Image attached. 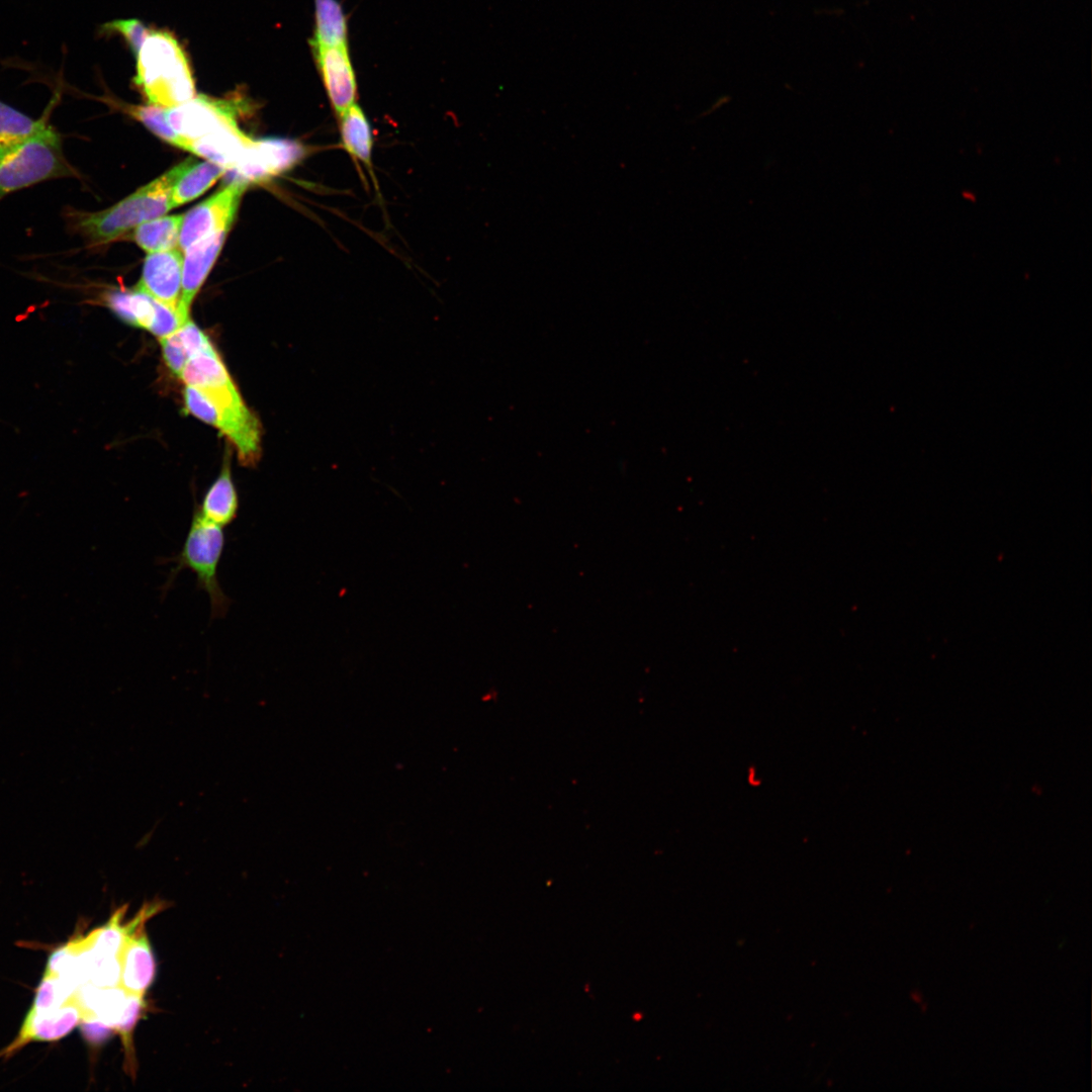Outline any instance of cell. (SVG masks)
Instances as JSON below:
<instances>
[{
	"instance_id": "ffe728a7",
	"label": "cell",
	"mask_w": 1092,
	"mask_h": 1092,
	"mask_svg": "<svg viewBox=\"0 0 1092 1092\" xmlns=\"http://www.w3.org/2000/svg\"><path fill=\"white\" fill-rule=\"evenodd\" d=\"M184 214L160 216L133 229L132 239L145 251L155 253L175 248Z\"/></svg>"
},
{
	"instance_id": "5bb4252c",
	"label": "cell",
	"mask_w": 1092,
	"mask_h": 1092,
	"mask_svg": "<svg viewBox=\"0 0 1092 1092\" xmlns=\"http://www.w3.org/2000/svg\"><path fill=\"white\" fill-rule=\"evenodd\" d=\"M253 143L254 140L245 134L236 123L191 140L189 152L231 170Z\"/></svg>"
},
{
	"instance_id": "2e32d148",
	"label": "cell",
	"mask_w": 1092,
	"mask_h": 1092,
	"mask_svg": "<svg viewBox=\"0 0 1092 1092\" xmlns=\"http://www.w3.org/2000/svg\"><path fill=\"white\" fill-rule=\"evenodd\" d=\"M56 84L54 94L38 118L30 117L0 100V148L29 139L52 125L50 122L52 111L59 104L62 96V88L58 83Z\"/></svg>"
},
{
	"instance_id": "52a82bcc",
	"label": "cell",
	"mask_w": 1092,
	"mask_h": 1092,
	"mask_svg": "<svg viewBox=\"0 0 1092 1092\" xmlns=\"http://www.w3.org/2000/svg\"><path fill=\"white\" fill-rule=\"evenodd\" d=\"M247 186V182L233 181L184 214L179 250L185 252L208 235L229 231Z\"/></svg>"
},
{
	"instance_id": "cb8c5ba5",
	"label": "cell",
	"mask_w": 1092,
	"mask_h": 1092,
	"mask_svg": "<svg viewBox=\"0 0 1092 1092\" xmlns=\"http://www.w3.org/2000/svg\"><path fill=\"white\" fill-rule=\"evenodd\" d=\"M163 356L171 371L180 376L185 364L188 361V355L181 343L177 333H173L167 337L160 339Z\"/></svg>"
},
{
	"instance_id": "d6986e66",
	"label": "cell",
	"mask_w": 1092,
	"mask_h": 1092,
	"mask_svg": "<svg viewBox=\"0 0 1092 1092\" xmlns=\"http://www.w3.org/2000/svg\"><path fill=\"white\" fill-rule=\"evenodd\" d=\"M348 21L338 0H314V32L311 47L345 46Z\"/></svg>"
},
{
	"instance_id": "4fadbf2b",
	"label": "cell",
	"mask_w": 1092,
	"mask_h": 1092,
	"mask_svg": "<svg viewBox=\"0 0 1092 1092\" xmlns=\"http://www.w3.org/2000/svg\"><path fill=\"white\" fill-rule=\"evenodd\" d=\"M228 231L204 237L185 251L182 287L178 310L189 316V307L199 291L223 245Z\"/></svg>"
},
{
	"instance_id": "44dd1931",
	"label": "cell",
	"mask_w": 1092,
	"mask_h": 1092,
	"mask_svg": "<svg viewBox=\"0 0 1092 1092\" xmlns=\"http://www.w3.org/2000/svg\"><path fill=\"white\" fill-rule=\"evenodd\" d=\"M225 171L223 167L209 161L196 162L174 184L171 193L173 208L198 197Z\"/></svg>"
},
{
	"instance_id": "277c9868",
	"label": "cell",
	"mask_w": 1092,
	"mask_h": 1092,
	"mask_svg": "<svg viewBox=\"0 0 1092 1092\" xmlns=\"http://www.w3.org/2000/svg\"><path fill=\"white\" fill-rule=\"evenodd\" d=\"M78 176L65 156L63 135L53 124L29 139L0 148V201L46 181Z\"/></svg>"
},
{
	"instance_id": "6da1fadb",
	"label": "cell",
	"mask_w": 1092,
	"mask_h": 1092,
	"mask_svg": "<svg viewBox=\"0 0 1092 1092\" xmlns=\"http://www.w3.org/2000/svg\"><path fill=\"white\" fill-rule=\"evenodd\" d=\"M195 163L193 158L184 160L103 210L88 212L73 207L64 208L62 216L67 231L82 237L87 246L98 247L122 238L143 222L163 216L173 208L171 193L174 184Z\"/></svg>"
},
{
	"instance_id": "ac0fdd59",
	"label": "cell",
	"mask_w": 1092,
	"mask_h": 1092,
	"mask_svg": "<svg viewBox=\"0 0 1092 1092\" xmlns=\"http://www.w3.org/2000/svg\"><path fill=\"white\" fill-rule=\"evenodd\" d=\"M102 300L124 323L151 330L159 301L146 292L134 289H111L103 293Z\"/></svg>"
},
{
	"instance_id": "9a60e30c",
	"label": "cell",
	"mask_w": 1092,
	"mask_h": 1092,
	"mask_svg": "<svg viewBox=\"0 0 1092 1092\" xmlns=\"http://www.w3.org/2000/svg\"><path fill=\"white\" fill-rule=\"evenodd\" d=\"M342 147L357 163H361L373 179L378 193V184L373 172L372 148L373 136L370 122L358 104H353L340 117Z\"/></svg>"
},
{
	"instance_id": "5b68a950",
	"label": "cell",
	"mask_w": 1092,
	"mask_h": 1092,
	"mask_svg": "<svg viewBox=\"0 0 1092 1092\" xmlns=\"http://www.w3.org/2000/svg\"><path fill=\"white\" fill-rule=\"evenodd\" d=\"M224 545L223 527L205 519L198 505H195L184 544L176 556L168 559L175 565L169 572L163 592H167L182 569H190L196 575L197 587L209 597L210 618L224 617L231 600L223 593L217 574Z\"/></svg>"
},
{
	"instance_id": "7402d4cb",
	"label": "cell",
	"mask_w": 1092,
	"mask_h": 1092,
	"mask_svg": "<svg viewBox=\"0 0 1092 1092\" xmlns=\"http://www.w3.org/2000/svg\"><path fill=\"white\" fill-rule=\"evenodd\" d=\"M126 112L145 124L152 132L165 142L189 152L191 140L178 134L168 123L166 110L155 106H129Z\"/></svg>"
},
{
	"instance_id": "30bf717a",
	"label": "cell",
	"mask_w": 1092,
	"mask_h": 1092,
	"mask_svg": "<svg viewBox=\"0 0 1092 1092\" xmlns=\"http://www.w3.org/2000/svg\"><path fill=\"white\" fill-rule=\"evenodd\" d=\"M316 67L335 114L340 117L355 104L357 82L348 47H311Z\"/></svg>"
},
{
	"instance_id": "7c38bea8",
	"label": "cell",
	"mask_w": 1092,
	"mask_h": 1092,
	"mask_svg": "<svg viewBox=\"0 0 1092 1092\" xmlns=\"http://www.w3.org/2000/svg\"><path fill=\"white\" fill-rule=\"evenodd\" d=\"M138 920L131 923L118 959L120 964L119 986L127 993L144 997L155 977V959L147 935L138 929Z\"/></svg>"
},
{
	"instance_id": "8992f818",
	"label": "cell",
	"mask_w": 1092,
	"mask_h": 1092,
	"mask_svg": "<svg viewBox=\"0 0 1092 1092\" xmlns=\"http://www.w3.org/2000/svg\"><path fill=\"white\" fill-rule=\"evenodd\" d=\"M308 154L300 142L283 138L254 141L242 159L230 170L233 181H262L283 174Z\"/></svg>"
},
{
	"instance_id": "603a6c76",
	"label": "cell",
	"mask_w": 1092,
	"mask_h": 1092,
	"mask_svg": "<svg viewBox=\"0 0 1092 1092\" xmlns=\"http://www.w3.org/2000/svg\"><path fill=\"white\" fill-rule=\"evenodd\" d=\"M149 33V29L138 19L111 20L101 24L97 31L98 36L120 35L135 56Z\"/></svg>"
},
{
	"instance_id": "8fae6325",
	"label": "cell",
	"mask_w": 1092,
	"mask_h": 1092,
	"mask_svg": "<svg viewBox=\"0 0 1092 1092\" xmlns=\"http://www.w3.org/2000/svg\"><path fill=\"white\" fill-rule=\"evenodd\" d=\"M183 256L179 249L150 253L144 262L136 288L178 310L182 287ZM179 311V310H178Z\"/></svg>"
},
{
	"instance_id": "e0dca14e",
	"label": "cell",
	"mask_w": 1092,
	"mask_h": 1092,
	"mask_svg": "<svg viewBox=\"0 0 1092 1092\" xmlns=\"http://www.w3.org/2000/svg\"><path fill=\"white\" fill-rule=\"evenodd\" d=\"M201 515L221 527L232 524L239 512V496L233 481L230 460H224L216 479L205 492L198 506Z\"/></svg>"
},
{
	"instance_id": "9c48e42d",
	"label": "cell",
	"mask_w": 1092,
	"mask_h": 1092,
	"mask_svg": "<svg viewBox=\"0 0 1092 1092\" xmlns=\"http://www.w3.org/2000/svg\"><path fill=\"white\" fill-rule=\"evenodd\" d=\"M239 106L236 101L201 95L167 109L166 118L178 134L195 140L222 126L236 124Z\"/></svg>"
},
{
	"instance_id": "7a4b0ae2",
	"label": "cell",
	"mask_w": 1092,
	"mask_h": 1092,
	"mask_svg": "<svg viewBox=\"0 0 1092 1092\" xmlns=\"http://www.w3.org/2000/svg\"><path fill=\"white\" fill-rule=\"evenodd\" d=\"M184 401L187 412L230 439L244 465L258 461L260 423L245 404L229 374L200 388L186 386Z\"/></svg>"
},
{
	"instance_id": "d4e9b609",
	"label": "cell",
	"mask_w": 1092,
	"mask_h": 1092,
	"mask_svg": "<svg viewBox=\"0 0 1092 1092\" xmlns=\"http://www.w3.org/2000/svg\"><path fill=\"white\" fill-rule=\"evenodd\" d=\"M176 333L181 340L188 358L212 347L207 336L191 322L190 318H188Z\"/></svg>"
},
{
	"instance_id": "ba28073f",
	"label": "cell",
	"mask_w": 1092,
	"mask_h": 1092,
	"mask_svg": "<svg viewBox=\"0 0 1092 1092\" xmlns=\"http://www.w3.org/2000/svg\"><path fill=\"white\" fill-rule=\"evenodd\" d=\"M86 1016L75 995L55 1008L37 1010L30 1007L17 1035L0 1052V1058H9L30 1042L59 1040L71 1033Z\"/></svg>"
},
{
	"instance_id": "3957f363",
	"label": "cell",
	"mask_w": 1092,
	"mask_h": 1092,
	"mask_svg": "<svg viewBox=\"0 0 1092 1092\" xmlns=\"http://www.w3.org/2000/svg\"><path fill=\"white\" fill-rule=\"evenodd\" d=\"M136 57L134 82L152 105L169 109L194 97L187 57L172 33L151 31Z\"/></svg>"
}]
</instances>
